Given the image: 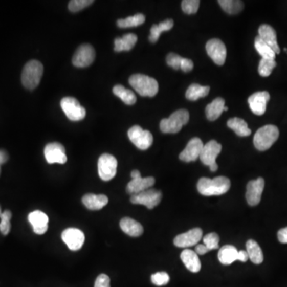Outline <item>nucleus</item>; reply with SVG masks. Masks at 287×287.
Masks as SVG:
<instances>
[{
    "instance_id": "1",
    "label": "nucleus",
    "mask_w": 287,
    "mask_h": 287,
    "mask_svg": "<svg viewBox=\"0 0 287 287\" xmlns=\"http://www.w3.org/2000/svg\"><path fill=\"white\" fill-rule=\"evenodd\" d=\"M231 188V181L226 176L215 177L214 179L201 178L197 183V189L204 196L221 195L227 193Z\"/></svg>"
},
{
    "instance_id": "2",
    "label": "nucleus",
    "mask_w": 287,
    "mask_h": 287,
    "mask_svg": "<svg viewBox=\"0 0 287 287\" xmlns=\"http://www.w3.org/2000/svg\"><path fill=\"white\" fill-rule=\"evenodd\" d=\"M128 82L142 97L152 98L159 91V85L157 80L145 74H134L129 78Z\"/></svg>"
},
{
    "instance_id": "3",
    "label": "nucleus",
    "mask_w": 287,
    "mask_h": 287,
    "mask_svg": "<svg viewBox=\"0 0 287 287\" xmlns=\"http://www.w3.org/2000/svg\"><path fill=\"white\" fill-rule=\"evenodd\" d=\"M43 74V65L37 60H31L26 64L23 70L22 83L27 90H34L40 83Z\"/></svg>"
},
{
    "instance_id": "4",
    "label": "nucleus",
    "mask_w": 287,
    "mask_h": 287,
    "mask_svg": "<svg viewBox=\"0 0 287 287\" xmlns=\"http://www.w3.org/2000/svg\"><path fill=\"white\" fill-rule=\"evenodd\" d=\"M279 137L278 127L267 125L257 131L254 137V145L259 151L269 149Z\"/></svg>"
},
{
    "instance_id": "5",
    "label": "nucleus",
    "mask_w": 287,
    "mask_h": 287,
    "mask_svg": "<svg viewBox=\"0 0 287 287\" xmlns=\"http://www.w3.org/2000/svg\"><path fill=\"white\" fill-rule=\"evenodd\" d=\"M189 121V113L185 109L175 111L168 118L161 120V130L164 134H176Z\"/></svg>"
},
{
    "instance_id": "6",
    "label": "nucleus",
    "mask_w": 287,
    "mask_h": 287,
    "mask_svg": "<svg viewBox=\"0 0 287 287\" xmlns=\"http://www.w3.org/2000/svg\"><path fill=\"white\" fill-rule=\"evenodd\" d=\"M222 150V145L216 141H210L206 145H204L200 159L204 165L209 166L211 172H215L218 169L216 158Z\"/></svg>"
},
{
    "instance_id": "7",
    "label": "nucleus",
    "mask_w": 287,
    "mask_h": 287,
    "mask_svg": "<svg viewBox=\"0 0 287 287\" xmlns=\"http://www.w3.org/2000/svg\"><path fill=\"white\" fill-rule=\"evenodd\" d=\"M61 107L68 119L73 121L83 120L86 115L85 108L81 106L79 101L72 97H67L61 99Z\"/></svg>"
},
{
    "instance_id": "8",
    "label": "nucleus",
    "mask_w": 287,
    "mask_h": 287,
    "mask_svg": "<svg viewBox=\"0 0 287 287\" xmlns=\"http://www.w3.org/2000/svg\"><path fill=\"white\" fill-rule=\"evenodd\" d=\"M162 199V193L159 190L149 188L145 191L131 195L130 201L134 204L145 205L148 209H153L159 205Z\"/></svg>"
},
{
    "instance_id": "9",
    "label": "nucleus",
    "mask_w": 287,
    "mask_h": 287,
    "mask_svg": "<svg viewBox=\"0 0 287 287\" xmlns=\"http://www.w3.org/2000/svg\"><path fill=\"white\" fill-rule=\"evenodd\" d=\"M98 174L102 181H108L117 173L118 161L111 154H102L98 160Z\"/></svg>"
},
{
    "instance_id": "10",
    "label": "nucleus",
    "mask_w": 287,
    "mask_h": 287,
    "mask_svg": "<svg viewBox=\"0 0 287 287\" xmlns=\"http://www.w3.org/2000/svg\"><path fill=\"white\" fill-rule=\"evenodd\" d=\"M128 138L137 148L146 150L153 142V137L148 130H144L139 125H134L128 131Z\"/></svg>"
},
{
    "instance_id": "11",
    "label": "nucleus",
    "mask_w": 287,
    "mask_h": 287,
    "mask_svg": "<svg viewBox=\"0 0 287 287\" xmlns=\"http://www.w3.org/2000/svg\"><path fill=\"white\" fill-rule=\"evenodd\" d=\"M95 50L90 44H83L80 46L74 53L72 62L74 67L84 68L89 67L94 62L95 59Z\"/></svg>"
},
{
    "instance_id": "12",
    "label": "nucleus",
    "mask_w": 287,
    "mask_h": 287,
    "mask_svg": "<svg viewBox=\"0 0 287 287\" xmlns=\"http://www.w3.org/2000/svg\"><path fill=\"white\" fill-rule=\"evenodd\" d=\"M206 51L208 56L213 60L217 65H223L227 58L226 46L221 40L213 38L207 42Z\"/></svg>"
},
{
    "instance_id": "13",
    "label": "nucleus",
    "mask_w": 287,
    "mask_h": 287,
    "mask_svg": "<svg viewBox=\"0 0 287 287\" xmlns=\"http://www.w3.org/2000/svg\"><path fill=\"white\" fill-rule=\"evenodd\" d=\"M44 155L48 164H61L67 161L65 147L58 142L49 143L44 148Z\"/></svg>"
},
{
    "instance_id": "14",
    "label": "nucleus",
    "mask_w": 287,
    "mask_h": 287,
    "mask_svg": "<svg viewBox=\"0 0 287 287\" xmlns=\"http://www.w3.org/2000/svg\"><path fill=\"white\" fill-rule=\"evenodd\" d=\"M264 187H265V181L262 177L248 183L247 185L246 199L250 206H256L260 203Z\"/></svg>"
},
{
    "instance_id": "15",
    "label": "nucleus",
    "mask_w": 287,
    "mask_h": 287,
    "mask_svg": "<svg viewBox=\"0 0 287 287\" xmlns=\"http://www.w3.org/2000/svg\"><path fill=\"white\" fill-rule=\"evenodd\" d=\"M61 238L68 248L74 251L81 249L85 242V235L78 228H67L61 233Z\"/></svg>"
},
{
    "instance_id": "16",
    "label": "nucleus",
    "mask_w": 287,
    "mask_h": 287,
    "mask_svg": "<svg viewBox=\"0 0 287 287\" xmlns=\"http://www.w3.org/2000/svg\"><path fill=\"white\" fill-rule=\"evenodd\" d=\"M203 237V231L199 228H193L185 233L177 235L174 238V244L177 248H188L196 245Z\"/></svg>"
},
{
    "instance_id": "17",
    "label": "nucleus",
    "mask_w": 287,
    "mask_h": 287,
    "mask_svg": "<svg viewBox=\"0 0 287 287\" xmlns=\"http://www.w3.org/2000/svg\"><path fill=\"white\" fill-rule=\"evenodd\" d=\"M203 148H204V144L200 138H192L188 143L186 148H184L180 154V160L187 163L196 161L198 158H200Z\"/></svg>"
},
{
    "instance_id": "18",
    "label": "nucleus",
    "mask_w": 287,
    "mask_h": 287,
    "mask_svg": "<svg viewBox=\"0 0 287 287\" xmlns=\"http://www.w3.org/2000/svg\"><path fill=\"white\" fill-rule=\"evenodd\" d=\"M270 98L271 96L267 91L257 92L252 94L248 98V103L251 111L256 115H263L267 109V104L269 101Z\"/></svg>"
},
{
    "instance_id": "19",
    "label": "nucleus",
    "mask_w": 287,
    "mask_h": 287,
    "mask_svg": "<svg viewBox=\"0 0 287 287\" xmlns=\"http://www.w3.org/2000/svg\"><path fill=\"white\" fill-rule=\"evenodd\" d=\"M28 220L37 235H43L48 230L49 218L42 211H33L28 215Z\"/></svg>"
},
{
    "instance_id": "20",
    "label": "nucleus",
    "mask_w": 287,
    "mask_h": 287,
    "mask_svg": "<svg viewBox=\"0 0 287 287\" xmlns=\"http://www.w3.org/2000/svg\"><path fill=\"white\" fill-rule=\"evenodd\" d=\"M258 35L261 39L275 51V54H279L280 48L277 42L276 31L272 27L268 24H262L258 29Z\"/></svg>"
},
{
    "instance_id": "21",
    "label": "nucleus",
    "mask_w": 287,
    "mask_h": 287,
    "mask_svg": "<svg viewBox=\"0 0 287 287\" xmlns=\"http://www.w3.org/2000/svg\"><path fill=\"white\" fill-rule=\"evenodd\" d=\"M155 184V179L153 177L149 176L146 178L139 177L137 179H132L127 185L126 191L131 195L140 193L145 190L149 189Z\"/></svg>"
},
{
    "instance_id": "22",
    "label": "nucleus",
    "mask_w": 287,
    "mask_h": 287,
    "mask_svg": "<svg viewBox=\"0 0 287 287\" xmlns=\"http://www.w3.org/2000/svg\"><path fill=\"white\" fill-rule=\"evenodd\" d=\"M82 203L87 209L91 211H98L102 209L108 202V197L105 195H95V194H85L82 197Z\"/></svg>"
},
{
    "instance_id": "23",
    "label": "nucleus",
    "mask_w": 287,
    "mask_h": 287,
    "mask_svg": "<svg viewBox=\"0 0 287 287\" xmlns=\"http://www.w3.org/2000/svg\"><path fill=\"white\" fill-rule=\"evenodd\" d=\"M181 258L188 271L192 273H197L201 271V260L195 251L185 249L181 253Z\"/></svg>"
},
{
    "instance_id": "24",
    "label": "nucleus",
    "mask_w": 287,
    "mask_h": 287,
    "mask_svg": "<svg viewBox=\"0 0 287 287\" xmlns=\"http://www.w3.org/2000/svg\"><path fill=\"white\" fill-rule=\"evenodd\" d=\"M120 227L126 235L132 237H139L144 232L142 225L134 218L125 217L120 221Z\"/></svg>"
},
{
    "instance_id": "25",
    "label": "nucleus",
    "mask_w": 287,
    "mask_h": 287,
    "mask_svg": "<svg viewBox=\"0 0 287 287\" xmlns=\"http://www.w3.org/2000/svg\"><path fill=\"white\" fill-rule=\"evenodd\" d=\"M238 251L234 246L225 245L218 251V258L224 265H231L238 260Z\"/></svg>"
},
{
    "instance_id": "26",
    "label": "nucleus",
    "mask_w": 287,
    "mask_h": 287,
    "mask_svg": "<svg viewBox=\"0 0 287 287\" xmlns=\"http://www.w3.org/2000/svg\"><path fill=\"white\" fill-rule=\"evenodd\" d=\"M138 42V36L134 34H127L122 38H117L114 41V51L116 52L128 51L134 48Z\"/></svg>"
},
{
    "instance_id": "27",
    "label": "nucleus",
    "mask_w": 287,
    "mask_h": 287,
    "mask_svg": "<svg viewBox=\"0 0 287 287\" xmlns=\"http://www.w3.org/2000/svg\"><path fill=\"white\" fill-rule=\"evenodd\" d=\"M224 107H225V101L221 98H215L206 107L205 113H206L207 118L211 121L218 119L224 112Z\"/></svg>"
},
{
    "instance_id": "28",
    "label": "nucleus",
    "mask_w": 287,
    "mask_h": 287,
    "mask_svg": "<svg viewBox=\"0 0 287 287\" xmlns=\"http://www.w3.org/2000/svg\"><path fill=\"white\" fill-rule=\"evenodd\" d=\"M173 20L171 19V18L163 21L157 25L152 26V28L150 30V35L149 38H148L150 42L152 43L157 42V40L159 39L160 36H161V33L164 32V31H170L173 27Z\"/></svg>"
},
{
    "instance_id": "29",
    "label": "nucleus",
    "mask_w": 287,
    "mask_h": 287,
    "mask_svg": "<svg viewBox=\"0 0 287 287\" xmlns=\"http://www.w3.org/2000/svg\"><path fill=\"white\" fill-rule=\"evenodd\" d=\"M247 252L251 262L255 264H261L263 262V253L258 242L250 239L246 244Z\"/></svg>"
},
{
    "instance_id": "30",
    "label": "nucleus",
    "mask_w": 287,
    "mask_h": 287,
    "mask_svg": "<svg viewBox=\"0 0 287 287\" xmlns=\"http://www.w3.org/2000/svg\"><path fill=\"white\" fill-rule=\"evenodd\" d=\"M228 126L238 137H248L251 134V130L248 128V124L241 118H234L228 120Z\"/></svg>"
},
{
    "instance_id": "31",
    "label": "nucleus",
    "mask_w": 287,
    "mask_h": 287,
    "mask_svg": "<svg viewBox=\"0 0 287 287\" xmlns=\"http://www.w3.org/2000/svg\"><path fill=\"white\" fill-rule=\"evenodd\" d=\"M113 92L117 97L121 98L124 103L128 105H134L137 101L135 94L130 90L125 88L121 85H117L113 89Z\"/></svg>"
},
{
    "instance_id": "32",
    "label": "nucleus",
    "mask_w": 287,
    "mask_h": 287,
    "mask_svg": "<svg viewBox=\"0 0 287 287\" xmlns=\"http://www.w3.org/2000/svg\"><path fill=\"white\" fill-rule=\"evenodd\" d=\"M210 87L203 86L198 84H191L188 90H187L186 96L187 99L190 101H196L201 98L206 97L209 94Z\"/></svg>"
},
{
    "instance_id": "33",
    "label": "nucleus",
    "mask_w": 287,
    "mask_h": 287,
    "mask_svg": "<svg viewBox=\"0 0 287 287\" xmlns=\"http://www.w3.org/2000/svg\"><path fill=\"white\" fill-rule=\"evenodd\" d=\"M221 8L230 15H235L244 9V3L238 0H219L218 1Z\"/></svg>"
},
{
    "instance_id": "34",
    "label": "nucleus",
    "mask_w": 287,
    "mask_h": 287,
    "mask_svg": "<svg viewBox=\"0 0 287 287\" xmlns=\"http://www.w3.org/2000/svg\"><path fill=\"white\" fill-rule=\"evenodd\" d=\"M255 47L258 54H260L261 56H262V58H265V59H275L276 54H275V51H273L268 44L263 42L259 36H257L255 38Z\"/></svg>"
},
{
    "instance_id": "35",
    "label": "nucleus",
    "mask_w": 287,
    "mask_h": 287,
    "mask_svg": "<svg viewBox=\"0 0 287 287\" xmlns=\"http://www.w3.org/2000/svg\"><path fill=\"white\" fill-rule=\"evenodd\" d=\"M145 21V16L142 14H137L134 16H129L125 19L118 20V27L120 28H129L142 25Z\"/></svg>"
},
{
    "instance_id": "36",
    "label": "nucleus",
    "mask_w": 287,
    "mask_h": 287,
    "mask_svg": "<svg viewBox=\"0 0 287 287\" xmlns=\"http://www.w3.org/2000/svg\"><path fill=\"white\" fill-rule=\"evenodd\" d=\"M276 65L275 60L262 58L258 65V73L262 77L270 76Z\"/></svg>"
},
{
    "instance_id": "37",
    "label": "nucleus",
    "mask_w": 287,
    "mask_h": 287,
    "mask_svg": "<svg viewBox=\"0 0 287 287\" xmlns=\"http://www.w3.org/2000/svg\"><path fill=\"white\" fill-rule=\"evenodd\" d=\"M12 217V214L11 211H7L2 212L0 215L1 218V223H0V231L4 235H8L11 231V218Z\"/></svg>"
},
{
    "instance_id": "38",
    "label": "nucleus",
    "mask_w": 287,
    "mask_h": 287,
    "mask_svg": "<svg viewBox=\"0 0 287 287\" xmlns=\"http://www.w3.org/2000/svg\"><path fill=\"white\" fill-rule=\"evenodd\" d=\"M201 1L199 0H184L182 1V10L188 15L195 14L199 9Z\"/></svg>"
},
{
    "instance_id": "39",
    "label": "nucleus",
    "mask_w": 287,
    "mask_h": 287,
    "mask_svg": "<svg viewBox=\"0 0 287 287\" xmlns=\"http://www.w3.org/2000/svg\"><path fill=\"white\" fill-rule=\"evenodd\" d=\"M93 3H94L93 0H72L69 3L68 8L71 12H78L91 5Z\"/></svg>"
},
{
    "instance_id": "40",
    "label": "nucleus",
    "mask_w": 287,
    "mask_h": 287,
    "mask_svg": "<svg viewBox=\"0 0 287 287\" xmlns=\"http://www.w3.org/2000/svg\"><path fill=\"white\" fill-rule=\"evenodd\" d=\"M204 245L206 246L209 251L218 249L219 237L216 233H209L204 237Z\"/></svg>"
},
{
    "instance_id": "41",
    "label": "nucleus",
    "mask_w": 287,
    "mask_h": 287,
    "mask_svg": "<svg viewBox=\"0 0 287 287\" xmlns=\"http://www.w3.org/2000/svg\"><path fill=\"white\" fill-rule=\"evenodd\" d=\"M170 277L166 272H157L151 277V281L154 285L161 286L169 282Z\"/></svg>"
},
{
    "instance_id": "42",
    "label": "nucleus",
    "mask_w": 287,
    "mask_h": 287,
    "mask_svg": "<svg viewBox=\"0 0 287 287\" xmlns=\"http://www.w3.org/2000/svg\"><path fill=\"white\" fill-rule=\"evenodd\" d=\"M167 64L169 67H172L173 69H181V63H182L183 58L179 56L178 54H174V53H170L167 56Z\"/></svg>"
},
{
    "instance_id": "43",
    "label": "nucleus",
    "mask_w": 287,
    "mask_h": 287,
    "mask_svg": "<svg viewBox=\"0 0 287 287\" xmlns=\"http://www.w3.org/2000/svg\"><path fill=\"white\" fill-rule=\"evenodd\" d=\"M94 287H111V278L105 274H101L96 279Z\"/></svg>"
},
{
    "instance_id": "44",
    "label": "nucleus",
    "mask_w": 287,
    "mask_h": 287,
    "mask_svg": "<svg viewBox=\"0 0 287 287\" xmlns=\"http://www.w3.org/2000/svg\"><path fill=\"white\" fill-rule=\"evenodd\" d=\"M194 64L191 60L188 58H183L182 63H181V69L184 72L188 73L193 69Z\"/></svg>"
},
{
    "instance_id": "45",
    "label": "nucleus",
    "mask_w": 287,
    "mask_h": 287,
    "mask_svg": "<svg viewBox=\"0 0 287 287\" xmlns=\"http://www.w3.org/2000/svg\"><path fill=\"white\" fill-rule=\"evenodd\" d=\"M278 238L280 242L287 244V227L278 231Z\"/></svg>"
},
{
    "instance_id": "46",
    "label": "nucleus",
    "mask_w": 287,
    "mask_h": 287,
    "mask_svg": "<svg viewBox=\"0 0 287 287\" xmlns=\"http://www.w3.org/2000/svg\"><path fill=\"white\" fill-rule=\"evenodd\" d=\"M208 251H209V250L204 244H199L195 247V253L198 255H205Z\"/></svg>"
},
{
    "instance_id": "47",
    "label": "nucleus",
    "mask_w": 287,
    "mask_h": 287,
    "mask_svg": "<svg viewBox=\"0 0 287 287\" xmlns=\"http://www.w3.org/2000/svg\"><path fill=\"white\" fill-rule=\"evenodd\" d=\"M8 152L5 150L0 149V167L8 161Z\"/></svg>"
},
{
    "instance_id": "48",
    "label": "nucleus",
    "mask_w": 287,
    "mask_h": 287,
    "mask_svg": "<svg viewBox=\"0 0 287 287\" xmlns=\"http://www.w3.org/2000/svg\"><path fill=\"white\" fill-rule=\"evenodd\" d=\"M249 259L248 252L246 251H238V260L245 262Z\"/></svg>"
},
{
    "instance_id": "49",
    "label": "nucleus",
    "mask_w": 287,
    "mask_h": 287,
    "mask_svg": "<svg viewBox=\"0 0 287 287\" xmlns=\"http://www.w3.org/2000/svg\"><path fill=\"white\" fill-rule=\"evenodd\" d=\"M131 177H132V179L139 178V177H141V172H140L138 170H134V171L131 172Z\"/></svg>"
},
{
    "instance_id": "50",
    "label": "nucleus",
    "mask_w": 287,
    "mask_h": 287,
    "mask_svg": "<svg viewBox=\"0 0 287 287\" xmlns=\"http://www.w3.org/2000/svg\"><path fill=\"white\" fill-rule=\"evenodd\" d=\"M228 111V107H224V111Z\"/></svg>"
},
{
    "instance_id": "51",
    "label": "nucleus",
    "mask_w": 287,
    "mask_h": 287,
    "mask_svg": "<svg viewBox=\"0 0 287 287\" xmlns=\"http://www.w3.org/2000/svg\"><path fill=\"white\" fill-rule=\"evenodd\" d=\"M2 214V211H1V207H0V215Z\"/></svg>"
},
{
    "instance_id": "52",
    "label": "nucleus",
    "mask_w": 287,
    "mask_h": 287,
    "mask_svg": "<svg viewBox=\"0 0 287 287\" xmlns=\"http://www.w3.org/2000/svg\"><path fill=\"white\" fill-rule=\"evenodd\" d=\"M0 173H1V169H0Z\"/></svg>"
}]
</instances>
